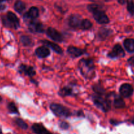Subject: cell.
<instances>
[{
  "label": "cell",
  "mask_w": 134,
  "mask_h": 134,
  "mask_svg": "<svg viewBox=\"0 0 134 134\" xmlns=\"http://www.w3.org/2000/svg\"><path fill=\"white\" fill-rule=\"evenodd\" d=\"M79 68L82 74L87 78H91L94 74L93 61L91 59H82L79 63Z\"/></svg>",
  "instance_id": "1"
},
{
  "label": "cell",
  "mask_w": 134,
  "mask_h": 134,
  "mask_svg": "<svg viewBox=\"0 0 134 134\" xmlns=\"http://www.w3.org/2000/svg\"><path fill=\"white\" fill-rule=\"evenodd\" d=\"M93 18L98 23L101 24H105L109 23V19L102 9L95 10L92 13Z\"/></svg>",
  "instance_id": "4"
},
{
  "label": "cell",
  "mask_w": 134,
  "mask_h": 134,
  "mask_svg": "<svg viewBox=\"0 0 134 134\" xmlns=\"http://www.w3.org/2000/svg\"><path fill=\"white\" fill-rule=\"evenodd\" d=\"M124 45L128 52H134V40L133 39H126L124 42Z\"/></svg>",
  "instance_id": "17"
},
{
  "label": "cell",
  "mask_w": 134,
  "mask_h": 134,
  "mask_svg": "<svg viewBox=\"0 0 134 134\" xmlns=\"http://www.w3.org/2000/svg\"><path fill=\"white\" fill-rule=\"evenodd\" d=\"M5 1H9V0H0V3H2L3 2H5Z\"/></svg>",
  "instance_id": "36"
},
{
  "label": "cell",
  "mask_w": 134,
  "mask_h": 134,
  "mask_svg": "<svg viewBox=\"0 0 134 134\" xmlns=\"http://www.w3.org/2000/svg\"><path fill=\"white\" fill-rule=\"evenodd\" d=\"M113 105L116 109H122L125 107V102L121 97L116 96L113 100Z\"/></svg>",
  "instance_id": "19"
},
{
  "label": "cell",
  "mask_w": 134,
  "mask_h": 134,
  "mask_svg": "<svg viewBox=\"0 0 134 134\" xmlns=\"http://www.w3.org/2000/svg\"><path fill=\"white\" fill-rule=\"evenodd\" d=\"M16 124L19 126L20 128L23 129V130H27L28 127V124L24 122L23 120H22L21 118H16L15 120Z\"/></svg>",
  "instance_id": "23"
},
{
  "label": "cell",
  "mask_w": 134,
  "mask_h": 134,
  "mask_svg": "<svg viewBox=\"0 0 134 134\" xmlns=\"http://www.w3.org/2000/svg\"><path fill=\"white\" fill-rule=\"evenodd\" d=\"M36 55L40 58H45L50 55V51L46 46H42L37 48L35 51Z\"/></svg>",
  "instance_id": "15"
},
{
  "label": "cell",
  "mask_w": 134,
  "mask_h": 134,
  "mask_svg": "<svg viewBox=\"0 0 134 134\" xmlns=\"http://www.w3.org/2000/svg\"><path fill=\"white\" fill-rule=\"evenodd\" d=\"M28 26H29L30 30L34 32L41 33V32H43V31H44V28H43V24L42 23H39V22L34 21V20H32Z\"/></svg>",
  "instance_id": "10"
},
{
  "label": "cell",
  "mask_w": 134,
  "mask_h": 134,
  "mask_svg": "<svg viewBox=\"0 0 134 134\" xmlns=\"http://www.w3.org/2000/svg\"><path fill=\"white\" fill-rule=\"evenodd\" d=\"M109 34H110V30L109 29H107V28H100L99 32V36L102 40L105 39Z\"/></svg>",
  "instance_id": "24"
},
{
  "label": "cell",
  "mask_w": 134,
  "mask_h": 134,
  "mask_svg": "<svg viewBox=\"0 0 134 134\" xmlns=\"http://www.w3.org/2000/svg\"><path fill=\"white\" fill-rule=\"evenodd\" d=\"M133 91L132 86L128 83H124L122 84L120 87V93L124 97H129L131 96Z\"/></svg>",
  "instance_id": "7"
},
{
  "label": "cell",
  "mask_w": 134,
  "mask_h": 134,
  "mask_svg": "<svg viewBox=\"0 0 134 134\" xmlns=\"http://www.w3.org/2000/svg\"><path fill=\"white\" fill-rule=\"evenodd\" d=\"M2 21H3V24H4L5 26L10 27V28L13 27L12 24H11V22L9 20V19H7V16H2Z\"/></svg>",
  "instance_id": "29"
},
{
  "label": "cell",
  "mask_w": 134,
  "mask_h": 134,
  "mask_svg": "<svg viewBox=\"0 0 134 134\" xmlns=\"http://www.w3.org/2000/svg\"></svg>",
  "instance_id": "39"
},
{
  "label": "cell",
  "mask_w": 134,
  "mask_h": 134,
  "mask_svg": "<svg viewBox=\"0 0 134 134\" xmlns=\"http://www.w3.org/2000/svg\"><path fill=\"white\" fill-rule=\"evenodd\" d=\"M14 8H15V11L19 13H22L23 11H24L26 8L25 3L23 2L20 1V0H17L15 3L14 5Z\"/></svg>",
  "instance_id": "18"
},
{
  "label": "cell",
  "mask_w": 134,
  "mask_h": 134,
  "mask_svg": "<svg viewBox=\"0 0 134 134\" xmlns=\"http://www.w3.org/2000/svg\"><path fill=\"white\" fill-rule=\"evenodd\" d=\"M32 130L36 134H53L47 130L42 124H34L32 126Z\"/></svg>",
  "instance_id": "9"
},
{
  "label": "cell",
  "mask_w": 134,
  "mask_h": 134,
  "mask_svg": "<svg viewBox=\"0 0 134 134\" xmlns=\"http://www.w3.org/2000/svg\"><path fill=\"white\" fill-rule=\"evenodd\" d=\"M6 8V6L5 5H0V11H3Z\"/></svg>",
  "instance_id": "32"
},
{
  "label": "cell",
  "mask_w": 134,
  "mask_h": 134,
  "mask_svg": "<svg viewBox=\"0 0 134 134\" xmlns=\"http://www.w3.org/2000/svg\"><path fill=\"white\" fill-rule=\"evenodd\" d=\"M131 123L133 124H134V117H133V118H132V120H131Z\"/></svg>",
  "instance_id": "35"
},
{
  "label": "cell",
  "mask_w": 134,
  "mask_h": 134,
  "mask_svg": "<svg viewBox=\"0 0 134 134\" xmlns=\"http://www.w3.org/2000/svg\"><path fill=\"white\" fill-rule=\"evenodd\" d=\"M67 51H68L69 55L72 57H78L83 55V53H84V50L78 48V47H74V46H69L68 47Z\"/></svg>",
  "instance_id": "13"
},
{
  "label": "cell",
  "mask_w": 134,
  "mask_h": 134,
  "mask_svg": "<svg viewBox=\"0 0 134 134\" xmlns=\"http://www.w3.org/2000/svg\"><path fill=\"white\" fill-rule=\"evenodd\" d=\"M110 124H112L113 125H115V126H116V125H118V124L120 123V122H118V121L116 120H110Z\"/></svg>",
  "instance_id": "31"
},
{
  "label": "cell",
  "mask_w": 134,
  "mask_h": 134,
  "mask_svg": "<svg viewBox=\"0 0 134 134\" xmlns=\"http://www.w3.org/2000/svg\"><path fill=\"white\" fill-rule=\"evenodd\" d=\"M127 9L130 14L134 15V2L132 0L127 1Z\"/></svg>",
  "instance_id": "25"
},
{
  "label": "cell",
  "mask_w": 134,
  "mask_h": 134,
  "mask_svg": "<svg viewBox=\"0 0 134 134\" xmlns=\"http://www.w3.org/2000/svg\"><path fill=\"white\" fill-rule=\"evenodd\" d=\"M39 15V10L37 7H32L29 9V11L24 15V19H30L34 20L36 19Z\"/></svg>",
  "instance_id": "12"
},
{
  "label": "cell",
  "mask_w": 134,
  "mask_h": 134,
  "mask_svg": "<svg viewBox=\"0 0 134 134\" xmlns=\"http://www.w3.org/2000/svg\"><path fill=\"white\" fill-rule=\"evenodd\" d=\"M93 102L99 109H101L103 112H107L110 109V102L108 99L97 96L93 98Z\"/></svg>",
  "instance_id": "3"
},
{
  "label": "cell",
  "mask_w": 134,
  "mask_h": 134,
  "mask_svg": "<svg viewBox=\"0 0 134 134\" xmlns=\"http://www.w3.org/2000/svg\"><path fill=\"white\" fill-rule=\"evenodd\" d=\"M128 62L130 64L134 66V57H131L130 59H129Z\"/></svg>",
  "instance_id": "30"
},
{
  "label": "cell",
  "mask_w": 134,
  "mask_h": 134,
  "mask_svg": "<svg viewBox=\"0 0 134 134\" xmlns=\"http://www.w3.org/2000/svg\"><path fill=\"white\" fill-rule=\"evenodd\" d=\"M91 27H92V23L88 19H83L82 20L80 28L82 30H89Z\"/></svg>",
  "instance_id": "21"
},
{
  "label": "cell",
  "mask_w": 134,
  "mask_h": 134,
  "mask_svg": "<svg viewBox=\"0 0 134 134\" xmlns=\"http://www.w3.org/2000/svg\"><path fill=\"white\" fill-rule=\"evenodd\" d=\"M7 107H8V109L10 113H15V114H18L19 113L17 108H16V105H15V104L14 103H9L8 104Z\"/></svg>",
  "instance_id": "26"
},
{
  "label": "cell",
  "mask_w": 134,
  "mask_h": 134,
  "mask_svg": "<svg viewBox=\"0 0 134 134\" xmlns=\"http://www.w3.org/2000/svg\"><path fill=\"white\" fill-rule=\"evenodd\" d=\"M2 97H0V102H1V101H2Z\"/></svg>",
  "instance_id": "38"
},
{
  "label": "cell",
  "mask_w": 134,
  "mask_h": 134,
  "mask_svg": "<svg viewBox=\"0 0 134 134\" xmlns=\"http://www.w3.org/2000/svg\"><path fill=\"white\" fill-rule=\"evenodd\" d=\"M82 20L81 17L78 15H72L69 19V24L72 28H80Z\"/></svg>",
  "instance_id": "8"
},
{
  "label": "cell",
  "mask_w": 134,
  "mask_h": 134,
  "mask_svg": "<svg viewBox=\"0 0 134 134\" xmlns=\"http://www.w3.org/2000/svg\"><path fill=\"white\" fill-rule=\"evenodd\" d=\"M46 33H47V36H48L51 39H52L53 40L59 42H60L63 41V36H62L57 30H55V28L49 27V28H47Z\"/></svg>",
  "instance_id": "5"
},
{
  "label": "cell",
  "mask_w": 134,
  "mask_h": 134,
  "mask_svg": "<svg viewBox=\"0 0 134 134\" xmlns=\"http://www.w3.org/2000/svg\"><path fill=\"white\" fill-rule=\"evenodd\" d=\"M72 94V90L67 87H64L60 89V91H59V95L63 97L69 96V95H71Z\"/></svg>",
  "instance_id": "22"
},
{
  "label": "cell",
  "mask_w": 134,
  "mask_h": 134,
  "mask_svg": "<svg viewBox=\"0 0 134 134\" xmlns=\"http://www.w3.org/2000/svg\"><path fill=\"white\" fill-rule=\"evenodd\" d=\"M125 55V53L123 49L121 47L120 45L116 44L114 46L112 51H110L108 56L110 58H116V57H123Z\"/></svg>",
  "instance_id": "6"
},
{
  "label": "cell",
  "mask_w": 134,
  "mask_h": 134,
  "mask_svg": "<svg viewBox=\"0 0 134 134\" xmlns=\"http://www.w3.org/2000/svg\"><path fill=\"white\" fill-rule=\"evenodd\" d=\"M118 3H119L120 4L124 5L126 3V0H118Z\"/></svg>",
  "instance_id": "33"
},
{
  "label": "cell",
  "mask_w": 134,
  "mask_h": 134,
  "mask_svg": "<svg viewBox=\"0 0 134 134\" xmlns=\"http://www.w3.org/2000/svg\"><path fill=\"white\" fill-rule=\"evenodd\" d=\"M0 134H3V133H2V130L1 128H0Z\"/></svg>",
  "instance_id": "37"
},
{
  "label": "cell",
  "mask_w": 134,
  "mask_h": 134,
  "mask_svg": "<svg viewBox=\"0 0 134 134\" xmlns=\"http://www.w3.org/2000/svg\"><path fill=\"white\" fill-rule=\"evenodd\" d=\"M19 71L20 73H24L26 75L30 77L34 76L36 74V71L33 67L25 65V64H21L19 66Z\"/></svg>",
  "instance_id": "11"
},
{
  "label": "cell",
  "mask_w": 134,
  "mask_h": 134,
  "mask_svg": "<svg viewBox=\"0 0 134 134\" xmlns=\"http://www.w3.org/2000/svg\"><path fill=\"white\" fill-rule=\"evenodd\" d=\"M59 127L63 130H66L70 127V125H69V124L68 122L62 121V122H60L59 123Z\"/></svg>",
  "instance_id": "28"
},
{
  "label": "cell",
  "mask_w": 134,
  "mask_h": 134,
  "mask_svg": "<svg viewBox=\"0 0 134 134\" xmlns=\"http://www.w3.org/2000/svg\"><path fill=\"white\" fill-rule=\"evenodd\" d=\"M7 17L9 19V20L11 22L13 28H16V29L19 28V26H20V23H19V19L15 13L9 11V12L7 13Z\"/></svg>",
  "instance_id": "14"
},
{
  "label": "cell",
  "mask_w": 134,
  "mask_h": 134,
  "mask_svg": "<svg viewBox=\"0 0 134 134\" xmlns=\"http://www.w3.org/2000/svg\"><path fill=\"white\" fill-rule=\"evenodd\" d=\"M50 109L53 113L57 116L69 117V116H70V112L69 111V109L59 104H51L50 105Z\"/></svg>",
  "instance_id": "2"
},
{
  "label": "cell",
  "mask_w": 134,
  "mask_h": 134,
  "mask_svg": "<svg viewBox=\"0 0 134 134\" xmlns=\"http://www.w3.org/2000/svg\"><path fill=\"white\" fill-rule=\"evenodd\" d=\"M42 43H43L46 46L50 47V48L52 49L55 52H56L57 53L61 54L63 53V49H61V47L57 45V43H53V42H49V41L47 40H43L42 41Z\"/></svg>",
  "instance_id": "16"
},
{
  "label": "cell",
  "mask_w": 134,
  "mask_h": 134,
  "mask_svg": "<svg viewBox=\"0 0 134 134\" xmlns=\"http://www.w3.org/2000/svg\"><path fill=\"white\" fill-rule=\"evenodd\" d=\"M93 90H94L95 93H97V94H100V95H102L105 93V90L103 89V87L102 86H100L99 84L94 86L93 87Z\"/></svg>",
  "instance_id": "27"
},
{
  "label": "cell",
  "mask_w": 134,
  "mask_h": 134,
  "mask_svg": "<svg viewBox=\"0 0 134 134\" xmlns=\"http://www.w3.org/2000/svg\"><path fill=\"white\" fill-rule=\"evenodd\" d=\"M20 41L24 46H30L32 44V40L28 36H22L20 37Z\"/></svg>",
  "instance_id": "20"
},
{
  "label": "cell",
  "mask_w": 134,
  "mask_h": 134,
  "mask_svg": "<svg viewBox=\"0 0 134 134\" xmlns=\"http://www.w3.org/2000/svg\"><path fill=\"white\" fill-rule=\"evenodd\" d=\"M91 2H100V1H104L105 2V0H90Z\"/></svg>",
  "instance_id": "34"
}]
</instances>
